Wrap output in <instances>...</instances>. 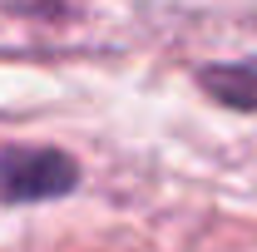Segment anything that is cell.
I'll list each match as a JSON object with an SVG mask.
<instances>
[{
  "label": "cell",
  "instance_id": "cell-1",
  "mask_svg": "<svg viewBox=\"0 0 257 252\" xmlns=\"http://www.w3.org/2000/svg\"><path fill=\"white\" fill-rule=\"evenodd\" d=\"M79 168L60 149H5L0 154V198L5 203H45L74 188Z\"/></svg>",
  "mask_w": 257,
  "mask_h": 252
},
{
  "label": "cell",
  "instance_id": "cell-2",
  "mask_svg": "<svg viewBox=\"0 0 257 252\" xmlns=\"http://www.w3.org/2000/svg\"><path fill=\"white\" fill-rule=\"evenodd\" d=\"M198 84L227 109H252L257 114V60H232V64H208Z\"/></svg>",
  "mask_w": 257,
  "mask_h": 252
}]
</instances>
